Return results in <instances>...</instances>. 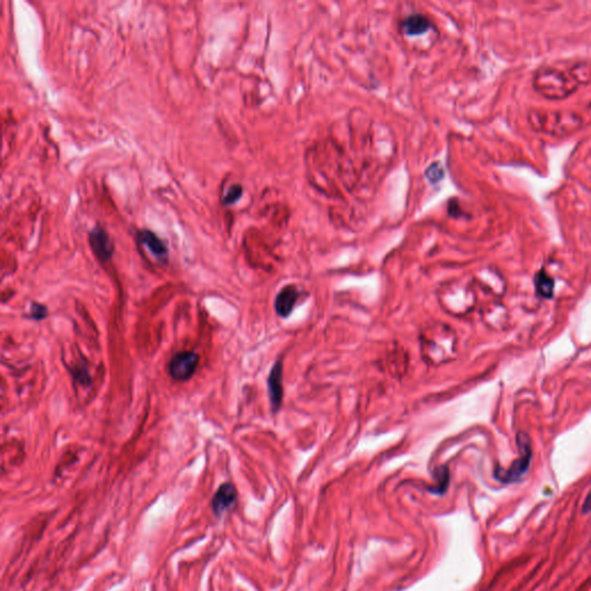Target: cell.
<instances>
[{"instance_id": "6da1fadb", "label": "cell", "mask_w": 591, "mask_h": 591, "mask_svg": "<svg viewBox=\"0 0 591 591\" xmlns=\"http://www.w3.org/2000/svg\"><path fill=\"white\" fill-rule=\"evenodd\" d=\"M516 444L519 447V459H516L511 464L509 469L504 470L502 468H498L495 470V477L502 483H515L524 476V473H527L530 466L531 456H533L530 439L524 432H519L516 436Z\"/></svg>"}, {"instance_id": "7a4b0ae2", "label": "cell", "mask_w": 591, "mask_h": 591, "mask_svg": "<svg viewBox=\"0 0 591 591\" xmlns=\"http://www.w3.org/2000/svg\"><path fill=\"white\" fill-rule=\"evenodd\" d=\"M199 363V356L194 352H178L169 362V374L176 381H186L193 376Z\"/></svg>"}, {"instance_id": "3957f363", "label": "cell", "mask_w": 591, "mask_h": 591, "mask_svg": "<svg viewBox=\"0 0 591 591\" xmlns=\"http://www.w3.org/2000/svg\"><path fill=\"white\" fill-rule=\"evenodd\" d=\"M89 243L92 250L100 261L107 262L111 259L115 251V245L109 233L103 228L96 226L90 231Z\"/></svg>"}, {"instance_id": "277c9868", "label": "cell", "mask_w": 591, "mask_h": 591, "mask_svg": "<svg viewBox=\"0 0 591 591\" xmlns=\"http://www.w3.org/2000/svg\"><path fill=\"white\" fill-rule=\"evenodd\" d=\"M282 378H283V366L282 363L276 362L275 365L272 366L269 373L268 381V395L272 405V411L277 412L279 409L282 405L283 401V385H282Z\"/></svg>"}, {"instance_id": "5b68a950", "label": "cell", "mask_w": 591, "mask_h": 591, "mask_svg": "<svg viewBox=\"0 0 591 591\" xmlns=\"http://www.w3.org/2000/svg\"><path fill=\"white\" fill-rule=\"evenodd\" d=\"M236 500L237 490L233 484H222L213 497V512L215 513V515L221 516L235 505Z\"/></svg>"}, {"instance_id": "8992f818", "label": "cell", "mask_w": 591, "mask_h": 591, "mask_svg": "<svg viewBox=\"0 0 591 591\" xmlns=\"http://www.w3.org/2000/svg\"><path fill=\"white\" fill-rule=\"evenodd\" d=\"M433 22L427 18V15L420 13H413L409 15L402 21V32L407 36H420L433 28Z\"/></svg>"}, {"instance_id": "52a82bcc", "label": "cell", "mask_w": 591, "mask_h": 591, "mask_svg": "<svg viewBox=\"0 0 591 591\" xmlns=\"http://www.w3.org/2000/svg\"><path fill=\"white\" fill-rule=\"evenodd\" d=\"M299 292L294 286H287L279 292L275 298V311L282 318H288L294 311Z\"/></svg>"}, {"instance_id": "ba28073f", "label": "cell", "mask_w": 591, "mask_h": 591, "mask_svg": "<svg viewBox=\"0 0 591 591\" xmlns=\"http://www.w3.org/2000/svg\"><path fill=\"white\" fill-rule=\"evenodd\" d=\"M138 240L141 245H144L153 255L162 261L168 259L169 250L164 241L156 235L151 233V230H141L138 233Z\"/></svg>"}, {"instance_id": "9c48e42d", "label": "cell", "mask_w": 591, "mask_h": 591, "mask_svg": "<svg viewBox=\"0 0 591 591\" xmlns=\"http://www.w3.org/2000/svg\"><path fill=\"white\" fill-rule=\"evenodd\" d=\"M535 289L537 292L538 296L551 299L555 294V280L551 276L548 275V272H545L544 269H541L539 272L535 274L534 277Z\"/></svg>"}, {"instance_id": "30bf717a", "label": "cell", "mask_w": 591, "mask_h": 591, "mask_svg": "<svg viewBox=\"0 0 591 591\" xmlns=\"http://www.w3.org/2000/svg\"><path fill=\"white\" fill-rule=\"evenodd\" d=\"M433 476L437 483L433 488H430L429 490L434 495H444L449 485V470L447 466H438L437 469L434 470Z\"/></svg>"}, {"instance_id": "8fae6325", "label": "cell", "mask_w": 591, "mask_h": 591, "mask_svg": "<svg viewBox=\"0 0 591 591\" xmlns=\"http://www.w3.org/2000/svg\"><path fill=\"white\" fill-rule=\"evenodd\" d=\"M241 194H243V187L239 186V185H233L226 192V197H224L223 202H224V204H233L236 201L239 200Z\"/></svg>"}, {"instance_id": "7c38bea8", "label": "cell", "mask_w": 591, "mask_h": 591, "mask_svg": "<svg viewBox=\"0 0 591 591\" xmlns=\"http://www.w3.org/2000/svg\"><path fill=\"white\" fill-rule=\"evenodd\" d=\"M427 177L432 183L440 180L444 177V170L441 168V165L439 163L431 165L430 168L427 169Z\"/></svg>"}, {"instance_id": "4fadbf2b", "label": "cell", "mask_w": 591, "mask_h": 591, "mask_svg": "<svg viewBox=\"0 0 591 591\" xmlns=\"http://www.w3.org/2000/svg\"><path fill=\"white\" fill-rule=\"evenodd\" d=\"M32 316L35 318V319H43L45 314H47V311H45V308H42L41 305H34L32 308Z\"/></svg>"}, {"instance_id": "5bb4252c", "label": "cell", "mask_w": 591, "mask_h": 591, "mask_svg": "<svg viewBox=\"0 0 591 591\" xmlns=\"http://www.w3.org/2000/svg\"><path fill=\"white\" fill-rule=\"evenodd\" d=\"M589 500H590V499H589V495H588L587 498H585V500H584L583 507H582V508H583L582 509V512H583V514H587V513H589V511H590V506H589Z\"/></svg>"}]
</instances>
